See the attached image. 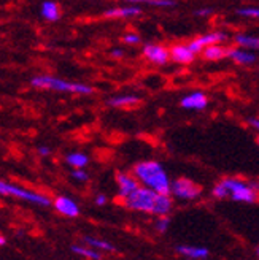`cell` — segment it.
Wrapping results in <instances>:
<instances>
[{
    "instance_id": "obj_1",
    "label": "cell",
    "mask_w": 259,
    "mask_h": 260,
    "mask_svg": "<svg viewBox=\"0 0 259 260\" xmlns=\"http://www.w3.org/2000/svg\"><path fill=\"white\" fill-rule=\"evenodd\" d=\"M135 179L158 193H170V181L159 162H140L134 168Z\"/></svg>"
},
{
    "instance_id": "obj_2",
    "label": "cell",
    "mask_w": 259,
    "mask_h": 260,
    "mask_svg": "<svg viewBox=\"0 0 259 260\" xmlns=\"http://www.w3.org/2000/svg\"><path fill=\"white\" fill-rule=\"evenodd\" d=\"M31 84L38 89H53V90H61V92H73V94H93L94 92V89L86 84L64 81L61 78H54V76H35L32 78Z\"/></svg>"
},
{
    "instance_id": "obj_3",
    "label": "cell",
    "mask_w": 259,
    "mask_h": 260,
    "mask_svg": "<svg viewBox=\"0 0 259 260\" xmlns=\"http://www.w3.org/2000/svg\"><path fill=\"white\" fill-rule=\"evenodd\" d=\"M156 199H158V192H154L153 189L137 187L134 192L129 193L127 197H124V202H126V206L131 208V210L154 214Z\"/></svg>"
},
{
    "instance_id": "obj_4",
    "label": "cell",
    "mask_w": 259,
    "mask_h": 260,
    "mask_svg": "<svg viewBox=\"0 0 259 260\" xmlns=\"http://www.w3.org/2000/svg\"><path fill=\"white\" fill-rule=\"evenodd\" d=\"M0 193H2V195H11V197H18L21 200H27L31 203L42 205V206H49L51 205V200L48 197H45V195L27 190V189H22L19 186H15V184L5 183V181H0Z\"/></svg>"
},
{
    "instance_id": "obj_5",
    "label": "cell",
    "mask_w": 259,
    "mask_h": 260,
    "mask_svg": "<svg viewBox=\"0 0 259 260\" xmlns=\"http://www.w3.org/2000/svg\"><path fill=\"white\" fill-rule=\"evenodd\" d=\"M170 192L181 200H196L200 195V187L189 179H177L170 184Z\"/></svg>"
},
{
    "instance_id": "obj_6",
    "label": "cell",
    "mask_w": 259,
    "mask_h": 260,
    "mask_svg": "<svg viewBox=\"0 0 259 260\" xmlns=\"http://www.w3.org/2000/svg\"><path fill=\"white\" fill-rule=\"evenodd\" d=\"M226 40H227V34L226 32H212V34L199 37L197 40H192L188 45V48L192 51L194 54H197V53H202V49L205 46L213 45V43H221V42H226Z\"/></svg>"
},
{
    "instance_id": "obj_7",
    "label": "cell",
    "mask_w": 259,
    "mask_h": 260,
    "mask_svg": "<svg viewBox=\"0 0 259 260\" xmlns=\"http://www.w3.org/2000/svg\"><path fill=\"white\" fill-rule=\"evenodd\" d=\"M143 56L156 65H165L169 60V51L161 45H147L143 48Z\"/></svg>"
},
{
    "instance_id": "obj_8",
    "label": "cell",
    "mask_w": 259,
    "mask_h": 260,
    "mask_svg": "<svg viewBox=\"0 0 259 260\" xmlns=\"http://www.w3.org/2000/svg\"><path fill=\"white\" fill-rule=\"evenodd\" d=\"M54 208L57 210V213H61L62 216H67V217H76L80 214L78 203L72 200L70 197H57L54 200Z\"/></svg>"
},
{
    "instance_id": "obj_9",
    "label": "cell",
    "mask_w": 259,
    "mask_h": 260,
    "mask_svg": "<svg viewBox=\"0 0 259 260\" xmlns=\"http://www.w3.org/2000/svg\"><path fill=\"white\" fill-rule=\"evenodd\" d=\"M207 105H209V99H207V95L204 92H200V90L192 92V94L183 97V100H181V107L186 110L200 111V110L207 108Z\"/></svg>"
},
{
    "instance_id": "obj_10",
    "label": "cell",
    "mask_w": 259,
    "mask_h": 260,
    "mask_svg": "<svg viewBox=\"0 0 259 260\" xmlns=\"http://www.w3.org/2000/svg\"><path fill=\"white\" fill-rule=\"evenodd\" d=\"M256 190H257V183H254V181H250V184L247 187L232 192L231 197H232V200H234V202L254 203L256 202Z\"/></svg>"
},
{
    "instance_id": "obj_11",
    "label": "cell",
    "mask_w": 259,
    "mask_h": 260,
    "mask_svg": "<svg viewBox=\"0 0 259 260\" xmlns=\"http://www.w3.org/2000/svg\"><path fill=\"white\" fill-rule=\"evenodd\" d=\"M169 56L177 63H191L194 57H196V54L188 48V45H175L169 53Z\"/></svg>"
},
{
    "instance_id": "obj_12",
    "label": "cell",
    "mask_w": 259,
    "mask_h": 260,
    "mask_svg": "<svg viewBox=\"0 0 259 260\" xmlns=\"http://www.w3.org/2000/svg\"><path fill=\"white\" fill-rule=\"evenodd\" d=\"M116 181H118V186H120V197L121 199L127 197L129 193L134 192L138 187L137 179L129 176L127 173H118L116 175Z\"/></svg>"
},
{
    "instance_id": "obj_13",
    "label": "cell",
    "mask_w": 259,
    "mask_h": 260,
    "mask_svg": "<svg viewBox=\"0 0 259 260\" xmlns=\"http://www.w3.org/2000/svg\"><path fill=\"white\" fill-rule=\"evenodd\" d=\"M226 56H229L236 63H240V65H250L257 60L256 54L248 53L247 49H229Z\"/></svg>"
},
{
    "instance_id": "obj_14",
    "label": "cell",
    "mask_w": 259,
    "mask_h": 260,
    "mask_svg": "<svg viewBox=\"0 0 259 260\" xmlns=\"http://www.w3.org/2000/svg\"><path fill=\"white\" fill-rule=\"evenodd\" d=\"M141 13L140 7L129 5V7H120V8H111L105 13L107 18H129V16H138Z\"/></svg>"
},
{
    "instance_id": "obj_15",
    "label": "cell",
    "mask_w": 259,
    "mask_h": 260,
    "mask_svg": "<svg viewBox=\"0 0 259 260\" xmlns=\"http://www.w3.org/2000/svg\"><path fill=\"white\" fill-rule=\"evenodd\" d=\"M42 16L48 21H57L61 18V10L53 0H45L42 4Z\"/></svg>"
},
{
    "instance_id": "obj_16",
    "label": "cell",
    "mask_w": 259,
    "mask_h": 260,
    "mask_svg": "<svg viewBox=\"0 0 259 260\" xmlns=\"http://www.w3.org/2000/svg\"><path fill=\"white\" fill-rule=\"evenodd\" d=\"M177 252L188 257V258H207V257H209V249L192 248V246H178Z\"/></svg>"
},
{
    "instance_id": "obj_17",
    "label": "cell",
    "mask_w": 259,
    "mask_h": 260,
    "mask_svg": "<svg viewBox=\"0 0 259 260\" xmlns=\"http://www.w3.org/2000/svg\"><path fill=\"white\" fill-rule=\"evenodd\" d=\"M204 53V57L209 59V60H218V59H223L227 53V49H224L223 46H219L218 43H213V45H209L202 49Z\"/></svg>"
},
{
    "instance_id": "obj_18",
    "label": "cell",
    "mask_w": 259,
    "mask_h": 260,
    "mask_svg": "<svg viewBox=\"0 0 259 260\" xmlns=\"http://www.w3.org/2000/svg\"><path fill=\"white\" fill-rule=\"evenodd\" d=\"M138 102H140V97H137L134 94H129V95H118V97L110 99L108 105H111V107H131V105H137Z\"/></svg>"
},
{
    "instance_id": "obj_19",
    "label": "cell",
    "mask_w": 259,
    "mask_h": 260,
    "mask_svg": "<svg viewBox=\"0 0 259 260\" xmlns=\"http://www.w3.org/2000/svg\"><path fill=\"white\" fill-rule=\"evenodd\" d=\"M236 43L242 46L243 49H257L259 48V38L254 35H243L239 34L236 37Z\"/></svg>"
},
{
    "instance_id": "obj_20",
    "label": "cell",
    "mask_w": 259,
    "mask_h": 260,
    "mask_svg": "<svg viewBox=\"0 0 259 260\" xmlns=\"http://www.w3.org/2000/svg\"><path fill=\"white\" fill-rule=\"evenodd\" d=\"M66 162L70 165V167H75V168H83L88 165L89 162V157L84 154V152H70L67 157H66Z\"/></svg>"
},
{
    "instance_id": "obj_21",
    "label": "cell",
    "mask_w": 259,
    "mask_h": 260,
    "mask_svg": "<svg viewBox=\"0 0 259 260\" xmlns=\"http://www.w3.org/2000/svg\"><path fill=\"white\" fill-rule=\"evenodd\" d=\"M83 241L86 244H89L91 248H96V249H100V251H107V252H114V246L103 241V240H97V238H93V237H84Z\"/></svg>"
},
{
    "instance_id": "obj_22",
    "label": "cell",
    "mask_w": 259,
    "mask_h": 260,
    "mask_svg": "<svg viewBox=\"0 0 259 260\" xmlns=\"http://www.w3.org/2000/svg\"><path fill=\"white\" fill-rule=\"evenodd\" d=\"M72 251H73L75 254H80V255H83V257H86V258H91V260H100V258H102V255H100L97 251H94V249H88V248H81V246H72Z\"/></svg>"
},
{
    "instance_id": "obj_23",
    "label": "cell",
    "mask_w": 259,
    "mask_h": 260,
    "mask_svg": "<svg viewBox=\"0 0 259 260\" xmlns=\"http://www.w3.org/2000/svg\"><path fill=\"white\" fill-rule=\"evenodd\" d=\"M237 15L245 16V18H257L259 16V10L256 7H247V8H239Z\"/></svg>"
},
{
    "instance_id": "obj_24",
    "label": "cell",
    "mask_w": 259,
    "mask_h": 260,
    "mask_svg": "<svg viewBox=\"0 0 259 260\" xmlns=\"http://www.w3.org/2000/svg\"><path fill=\"white\" fill-rule=\"evenodd\" d=\"M150 5L154 7H161V8H167V7H175V0H147Z\"/></svg>"
},
{
    "instance_id": "obj_25",
    "label": "cell",
    "mask_w": 259,
    "mask_h": 260,
    "mask_svg": "<svg viewBox=\"0 0 259 260\" xmlns=\"http://www.w3.org/2000/svg\"><path fill=\"white\" fill-rule=\"evenodd\" d=\"M156 229L159 230V232H165L167 229H169V225H170V220H169V217H159L158 220H156Z\"/></svg>"
},
{
    "instance_id": "obj_26",
    "label": "cell",
    "mask_w": 259,
    "mask_h": 260,
    "mask_svg": "<svg viewBox=\"0 0 259 260\" xmlns=\"http://www.w3.org/2000/svg\"><path fill=\"white\" fill-rule=\"evenodd\" d=\"M213 195L216 199H226V197H229L227 195V190L224 189V186L219 183L218 186H215V189H213Z\"/></svg>"
},
{
    "instance_id": "obj_27",
    "label": "cell",
    "mask_w": 259,
    "mask_h": 260,
    "mask_svg": "<svg viewBox=\"0 0 259 260\" xmlns=\"http://www.w3.org/2000/svg\"><path fill=\"white\" fill-rule=\"evenodd\" d=\"M72 176H73L75 179H78V181H88V178H89V175L83 170V168H75L73 173H72Z\"/></svg>"
},
{
    "instance_id": "obj_28",
    "label": "cell",
    "mask_w": 259,
    "mask_h": 260,
    "mask_svg": "<svg viewBox=\"0 0 259 260\" xmlns=\"http://www.w3.org/2000/svg\"><path fill=\"white\" fill-rule=\"evenodd\" d=\"M124 42L126 43H131V45H137V43H140V37L137 34H127L124 37Z\"/></svg>"
},
{
    "instance_id": "obj_29",
    "label": "cell",
    "mask_w": 259,
    "mask_h": 260,
    "mask_svg": "<svg viewBox=\"0 0 259 260\" xmlns=\"http://www.w3.org/2000/svg\"><path fill=\"white\" fill-rule=\"evenodd\" d=\"M212 13H213V8H200V10H197L196 15L197 16H209V15H212Z\"/></svg>"
},
{
    "instance_id": "obj_30",
    "label": "cell",
    "mask_w": 259,
    "mask_h": 260,
    "mask_svg": "<svg viewBox=\"0 0 259 260\" xmlns=\"http://www.w3.org/2000/svg\"><path fill=\"white\" fill-rule=\"evenodd\" d=\"M105 203H107V197H105V195H99V197L96 199V205H99V206L105 205Z\"/></svg>"
},
{
    "instance_id": "obj_31",
    "label": "cell",
    "mask_w": 259,
    "mask_h": 260,
    "mask_svg": "<svg viewBox=\"0 0 259 260\" xmlns=\"http://www.w3.org/2000/svg\"><path fill=\"white\" fill-rule=\"evenodd\" d=\"M38 152H40L42 155H49V148L48 146H40V148H38Z\"/></svg>"
},
{
    "instance_id": "obj_32",
    "label": "cell",
    "mask_w": 259,
    "mask_h": 260,
    "mask_svg": "<svg viewBox=\"0 0 259 260\" xmlns=\"http://www.w3.org/2000/svg\"><path fill=\"white\" fill-rule=\"evenodd\" d=\"M248 124H250L251 127H254V128L259 127V121H257L256 118H250V119H248Z\"/></svg>"
},
{
    "instance_id": "obj_33",
    "label": "cell",
    "mask_w": 259,
    "mask_h": 260,
    "mask_svg": "<svg viewBox=\"0 0 259 260\" xmlns=\"http://www.w3.org/2000/svg\"><path fill=\"white\" fill-rule=\"evenodd\" d=\"M113 56H114V57H121V56H123V51H121V49H114V51H113Z\"/></svg>"
},
{
    "instance_id": "obj_34",
    "label": "cell",
    "mask_w": 259,
    "mask_h": 260,
    "mask_svg": "<svg viewBox=\"0 0 259 260\" xmlns=\"http://www.w3.org/2000/svg\"><path fill=\"white\" fill-rule=\"evenodd\" d=\"M126 2H147V0H126Z\"/></svg>"
},
{
    "instance_id": "obj_35",
    "label": "cell",
    "mask_w": 259,
    "mask_h": 260,
    "mask_svg": "<svg viewBox=\"0 0 259 260\" xmlns=\"http://www.w3.org/2000/svg\"><path fill=\"white\" fill-rule=\"evenodd\" d=\"M4 244H5V238L0 237V246H4Z\"/></svg>"
}]
</instances>
